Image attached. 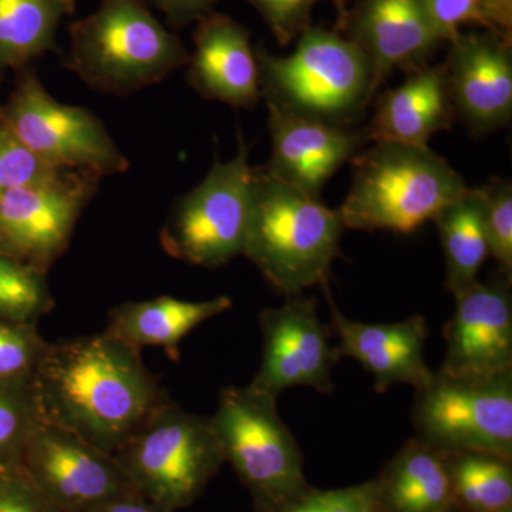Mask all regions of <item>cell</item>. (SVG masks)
<instances>
[{"label":"cell","instance_id":"cell-1","mask_svg":"<svg viewBox=\"0 0 512 512\" xmlns=\"http://www.w3.org/2000/svg\"><path fill=\"white\" fill-rule=\"evenodd\" d=\"M33 389L43 421L110 454L171 400L140 350L106 332L47 343Z\"/></svg>","mask_w":512,"mask_h":512},{"label":"cell","instance_id":"cell-2","mask_svg":"<svg viewBox=\"0 0 512 512\" xmlns=\"http://www.w3.org/2000/svg\"><path fill=\"white\" fill-rule=\"evenodd\" d=\"M343 229L339 210L255 168L242 254L276 291L293 296L328 285Z\"/></svg>","mask_w":512,"mask_h":512},{"label":"cell","instance_id":"cell-3","mask_svg":"<svg viewBox=\"0 0 512 512\" xmlns=\"http://www.w3.org/2000/svg\"><path fill=\"white\" fill-rule=\"evenodd\" d=\"M339 208L345 228L410 234L466 195L464 178L429 147L376 141L353 158Z\"/></svg>","mask_w":512,"mask_h":512},{"label":"cell","instance_id":"cell-4","mask_svg":"<svg viewBox=\"0 0 512 512\" xmlns=\"http://www.w3.org/2000/svg\"><path fill=\"white\" fill-rule=\"evenodd\" d=\"M67 67L92 89L136 92L190 60L180 37L164 28L144 0H101L69 28Z\"/></svg>","mask_w":512,"mask_h":512},{"label":"cell","instance_id":"cell-5","mask_svg":"<svg viewBox=\"0 0 512 512\" xmlns=\"http://www.w3.org/2000/svg\"><path fill=\"white\" fill-rule=\"evenodd\" d=\"M255 55L266 104L306 119L345 126L377 90L365 53L330 30L306 29L291 55Z\"/></svg>","mask_w":512,"mask_h":512},{"label":"cell","instance_id":"cell-6","mask_svg":"<svg viewBox=\"0 0 512 512\" xmlns=\"http://www.w3.org/2000/svg\"><path fill=\"white\" fill-rule=\"evenodd\" d=\"M278 397L254 387L221 390L210 417L225 461L254 498L258 512H278L309 490L302 451L278 413Z\"/></svg>","mask_w":512,"mask_h":512},{"label":"cell","instance_id":"cell-7","mask_svg":"<svg viewBox=\"0 0 512 512\" xmlns=\"http://www.w3.org/2000/svg\"><path fill=\"white\" fill-rule=\"evenodd\" d=\"M138 493L177 512L197 500L225 463L210 417L170 400L114 453Z\"/></svg>","mask_w":512,"mask_h":512},{"label":"cell","instance_id":"cell-8","mask_svg":"<svg viewBox=\"0 0 512 512\" xmlns=\"http://www.w3.org/2000/svg\"><path fill=\"white\" fill-rule=\"evenodd\" d=\"M417 439L444 454L484 453L512 457V372L456 377L434 372L416 390Z\"/></svg>","mask_w":512,"mask_h":512},{"label":"cell","instance_id":"cell-9","mask_svg":"<svg viewBox=\"0 0 512 512\" xmlns=\"http://www.w3.org/2000/svg\"><path fill=\"white\" fill-rule=\"evenodd\" d=\"M255 168L239 137L237 156L215 161L194 190L175 205L161 231L164 251L188 264L218 268L242 254L251 212Z\"/></svg>","mask_w":512,"mask_h":512},{"label":"cell","instance_id":"cell-10","mask_svg":"<svg viewBox=\"0 0 512 512\" xmlns=\"http://www.w3.org/2000/svg\"><path fill=\"white\" fill-rule=\"evenodd\" d=\"M2 121L33 156L57 170L96 178L128 170L126 156L99 119L53 99L33 74L19 83Z\"/></svg>","mask_w":512,"mask_h":512},{"label":"cell","instance_id":"cell-11","mask_svg":"<svg viewBox=\"0 0 512 512\" xmlns=\"http://www.w3.org/2000/svg\"><path fill=\"white\" fill-rule=\"evenodd\" d=\"M96 177L77 171L47 174L0 197V249L47 272L67 248Z\"/></svg>","mask_w":512,"mask_h":512},{"label":"cell","instance_id":"cell-12","mask_svg":"<svg viewBox=\"0 0 512 512\" xmlns=\"http://www.w3.org/2000/svg\"><path fill=\"white\" fill-rule=\"evenodd\" d=\"M20 466L60 512H94L137 491L114 454L46 421L30 437Z\"/></svg>","mask_w":512,"mask_h":512},{"label":"cell","instance_id":"cell-13","mask_svg":"<svg viewBox=\"0 0 512 512\" xmlns=\"http://www.w3.org/2000/svg\"><path fill=\"white\" fill-rule=\"evenodd\" d=\"M259 325L264 355L249 386L274 397L292 387L332 392V369L342 353L330 343L332 328L320 320L316 299L286 296L284 305L261 312Z\"/></svg>","mask_w":512,"mask_h":512},{"label":"cell","instance_id":"cell-14","mask_svg":"<svg viewBox=\"0 0 512 512\" xmlns=\"http://www.w3.org/2000/svg\"><path fill=\"white\" fill-rule=\"evenodd\" d=\"M444 328L446 357L439 372L491 377L512 372L511 279L500 274L458 293Z\"/></svg>","mask_w":512,"mask_h":512},{"label":"cell","instance_id":"cell-15","mask_svg":"<svg viewBox=\"0 0 512 512\" xmlns=\"http://www.w3.org/2000/svg\"><path fill=\"white\" fill-rule=\"evenodd\" d=\"M444 66L456 116L474 134L491 133L510 123L511 42L490 30L458 33Z\"/></svg>","mask_w":512,"mask_h":512},{"label":"cell","instance_id":"cell-16","mask_svg":"<svg viewBox=\"0 0 512 512\" xmlns=\"http://www.w3.org/2000/svg\"><path fill=\"white\" fill-rule=\"evenodd\" d=\"M346 30L369 60L377 89L392 70L409 72L427 64L444 42L424 0H357Z\"/></svg>","mask_w":512,"mask_h":512},{"label":"cell","instance_id":"cell-17","mask_svg":"<svg viewBox=\"0 0 512 512\" xmlns=\"http://www.w3.org/2000/svg\"><path fill=\"white\" fill-rule=\"evenodd\" d=\"M266 107L272 158L264 170L312 197L319 198L323 185L366 143L363 133L345 126L306 119L269 104Z\"/></svg>","mask_w":512,"mask_h":512},{"label":"cell","instance_id":"cell-18","mask_svg":"<svg viewBox=\"0 0 512 512\" xmlns=\"http://www.w3.org/2000/svg\"><path fill=\"white\" fill-rule=\"evenodd\" d=\"M328 298L340 353L357 360L375 377L377 392L396 384H409L417 390L430 382L434 372L424 357L429 326L423 316L396 323L355 322L339 311L329 291Z\"/></svg>","mask_w":512,"mask_h":512},{"label":"cell","instance_id":"cell-19","mask_svg":"<svg viewBox=\"0 0 512 512\" xmlns=\"http://www.w3.org/2000/svg\"><path fill=\"white\" fill-rule=\"evenodd\" d=\"M188 82L205 99L239 109H254L261 100L258 60L248 30L222 13L198 22Z\"/></svg>","mask_w":512,"mask_h":512},{"label":"cell","instance_id":"cell-20","mask_svg":"<svg viewBox=\"0 0 512 512\" xmlns=\"http://www.w3.org/2000/svg\"><path fill=\"white\" fill-rule=\"evenodd\" d=\"M456 117L446 66H423L384 93L365 133L366 141L429 147L430 138L448 130Z\"/></svg>","mask_w":512,"mask_h":512},{"label":"cell","instance_id":"cell-21","mask_svg":"<svg viewBox=\"0 0 512 512\" xmlns=\"http://www.w3.org/2000/svg\"><path fill=\"white\" fill-rule=\"evenodd\" d=\"M231 308L232 301L227 296L202 302L180 301L171 296L126 302L110 312L104 332L137 350L146 346L164 348L171 359L177 360L180 343L191 330Z\"/></svg>","mask_w":512,"mask_h":512},{"label":"cell","instance_id":"cell-22","mask_svg":"<svg viewBox=\"0 0 512 512\" xmlns=\"http://www.w3.org/2000/svg\"><path fill=\"white\" fill-rule=\"evenodd\" d=\"M373 484L377 512L454 510L447 454L416 436L404 444Z\"/></svg>","mask_w":512,"mask_h":512},{"label":"cell","instance_id":"cell-23","mask_svg":"<svg viewBox=\"0 0 512 512\" xmlns=\"http://www.w3.org/2000/svg\"><path fill=\"white\" fill-rule=\"evenodd\" d=\"M446 259L448 291L457 296L478 281V272L490 255L483 210L476 190L451 202L433 218Z\"/></svg>","mask_w":512,"mask_h":512},{"label":"cell","instance_id":"cell-24","mask_svg":"<svg viewBox=\"0 0 512 512\" xmlns=\"http://www.w3.org/2000/svg\"><path fill=\"white\" fill-rule=\"evenodd\" d=\"M64 15L57 0H0V66H22L52 49Z\"/></svg>","mask_w":512,"mask_h":512},{"label":"cell","instance_id":"cell-25","mask_svg":"<svg viewBox=\"0 0 512 512\" xmlns=\"http://www.w3.org/2000/svg\"><path fill=\"white\" fill-rule=\"evenodd\" d=\"M454 508L501 512L512 508L511 460L484 453L447 454Z\"/></svg>","mask_w":512,"mask_h":512},{"label":"cell","instance_id":"cell-26","mask_svg":"<svg viewBox=\"0 0 512 512\" xmlns=\"http://www.w3.org/2000/svg\"><path fill=\"white\" fill-rule=\"evenodd\" d=\"M46 272L0 249V319L36 323L53 308Z\"/></svg>","mask_w":512,"mask_h":512},{"label":"cell","instance_id":"cell-27","mask_svg":"<svg viewBox=\"0 0 512 512\" xmlns=\"http://www.w3.org/2000/svg\"><path fill=\"white\" fill-rule=\"evenodd\" d=\"M42 421L33 383L0 382V468L19 466Z\"/></svg>","mask_w":512,"mask_h":512},{"label":"cell","instance_id":"cell-28","mask_svg":"<svg viewBox=\"0 0 512 512\" xmlns=\"http://www.w3.org/2000/svg\"><path fill=\"white\" fill-rule=\"evenodd\" d=\"M481 201L488 249L501 274L512 278V185L510 180L493 178L474 188Z\"/></svg>","mask_w":512,"mask_h":512},{"label":"cell","instance_id":"cell-29","mask_svg":"<svg viewBox=\"0 0 512 512\" xmlns=\"http://www.w3.org/2000/svg\"><path fill=\"white\" fill-rule=\"evenodd\" d=\"M47 343L35 323L0 319V382L33 383Z\"/></svg>","mask_w":512,"mask_h":512},{"label":"cell","instance_id":"cell-30","mask_svg":"<svg viewBox=\"0 0 512 512\" xmlns=\"http://www.w3.org/2000/svg\"><path fill=\"white\" fill-rule=\"evenodd\" d=\"M56 171L60 170L33 156L0 121V197L19 185Z\"/></svg>","mask_w":512,"mask_h":512},{"label":"cell","instance_id":"cell-31","mask_svg":"<svg viewBox=\"0 0 512 512\" xmlns=\"http://www.w3.org/2000/svg\"><path fill=\"white\" fill-rule=\"evenodd\" d=\"M278 512H377L375 484L372 481L330 491L309 488Z\"/></svg>","mask_w":512,"mask_h":512},{"label":"cell","instance_id":"cell-32","mask_svg":"<svg viewBox=\"0 0 512 512\" xmlns=\"http://www.w3.org/2000/svg\"><path fill=\"white\" fill-rule=\"evenodd\" d=\"M265 20L276 42L281 46L312 26V12L318 0H247Z\"/></svg>","mask_w":512,"mask_h":512},{"label":"cell","instance_id":"cell-33","mask_svg":"<svg viewBox=\"0 0 512 512\" xmlns=\"http://www.w3.org/2000/svg\"><path fill=\"white\" fill-rule=\"evenodd\" d=\"M0 512H60L22 466L0 468Z\"/></svg>","mask_w":512,"mask_h":512},{"label":"cell","instance_id":"cell-34","mask_svg":"<svg viewBox=\"0 0 512 512\" xmlns=\"http://www.w3.org/2000/svg\"><path fill=\"white\" fill-rule=\"evenodd\" d=\"M431 22L444 42H451L461 26L477 23L483 26L478 0H424Z\"/></svg>","mask_w":512,"mask_h":512},{"label":"cell","instance_id":"cell-35","mask_svg":"<svg viewBox=\"0 0 512 512\" xmlns=\"http://www.w3.org/2000/svg\"><path fill=\"white\" fill-rule=\"evenodd\" d=\"M151 5L164 13L168 23L174 28H184L192 22H200L202 18L214 12L220 0H147Z\"/></svg>","mask_w":512,"mask_h":512},{"label":"cell","instance_id":"cell-36","mask_svg":"<svg viewBox=\"0 0 512 512\" xmlns=\"http://www.w3.org/2000/svg\"><path fill=\"white\" fill-rule=\"evenodd\" d=\"M483 28L511 42L512 0H478Z\"/></svg>","mask_w":512,"mask_h":512},{"label":"cell","instance_id":"cell-37","mask_svg":"<svg viewBox=\"0 0 512 512\" xmlns=\"http://www.w3.org/2000/svg\"><path fill=\"white\" fill-rule=\"evenodd\" d=\"M94 512H174L163 507V505L154 503L148 500L143 494L138 491L121 495L116 500L104 504L99 510Z\"/></svg>","mask_w":512,"mask_h":512},{"label":"cell","instance_id":"cell-38","mask_svg":"<svg viewBox=\"0 0 512 512\" xmlns=\"http://www.w3.org/2000/svg\"><path fill=\"white\" fill-rule=\"evenodd\" d=\"M57 2L62 3L67 15H72L74 8H76V0H57Z\"/></svg>","mask_w":512,"mask_h":512},{"label":"cell","instance_id":"cell-39","mask_svg":"<svg viewBox=\"0 0 512 512\" xmlns=\"http://www.w3.org/2000/svg\"><path fill=\"white\" fill-rule=\"evenodd\" d=\"M501 512H512V508H508V510L501 511Z\"/></svg>","mask_w":512,"mask_h":512}]
</instances>
